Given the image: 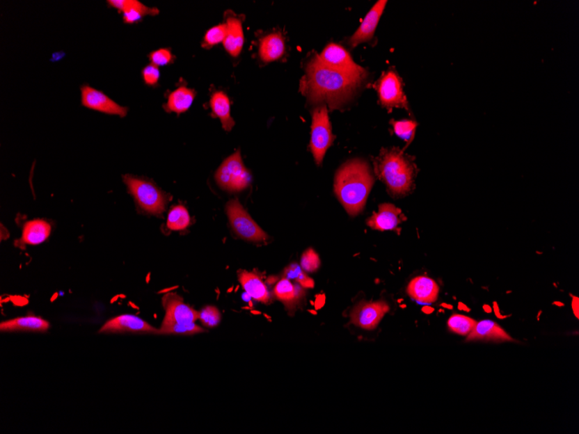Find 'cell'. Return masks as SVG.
I'll return each instance as SVG.
<instances>
[{
  "mask_svg": "<svg viewBox=\"0 0 579 434\" xmlns=\"http://www.w3.org/2000/svg\"><path fill=\"white\" fill-rule=\"evenodd\" d=\"M363 79L331 69L317 56L306 66L301 88L312 104L326 102L331 108H337L351 98Z\"/></svg>",
  "mask_w": 579,
  "mask_h": 434,
  "instance_id": "obj_1",
  "label": "cell"
},
{
  "mask_svg": "<svg viewBox=\"0 0 579 434\" xmlns=\"http://www.w3.org/2000/svg\"><path fill=\"white\" fill-rule=\"evenodd\" d=\"M374 181L368 162L361 159L349 161L338 169L335 193L351 216H356L365 208Z\"/></svg>",
  "mask_w": 579,
  "mask_h": 434,
  "instance_id": "obj_2",
  "label": "cell"
},
{
  "mask_svg": "<svg viewBox=\"0 0 579 434\" xmlns=\"http://www.w3.org/2000/svg\"><path fill=\"white\" fill-rule=\"evenodd\" d=\"M414 160L398 147L383 148L374 160L376 175L392 196H405L414 189L418 171Z\"/></svg>",
  "mask_w": 579,
  "mask_h": 434,
  "instance_id": "obj_3",
  "label": "cell"
},
{
  "mask_svg": "<svg viewBox=\"0 0 579 434\" xmlns=\"http://www.w3.org/2000/svg\"><path fill=\"white\" fill-rule=\"evenodd\" d=\"M123 179L128 186L129 193L144 211L154 215L164 213L167 202L166 197L153 183L132 175H125Z\"/></svg>",
  "mask_w": 579,
  "mask_h": 434,
  "instance_id": "obj_4",
  "label": "cell"
},
{
  "mask_svg": "<svg viewBox=\"0 0 579 434\" xmlns=\"http://www.w3.org/2000/svg\"><path fill=\"white\" fill-rule=\"evenodd\" d=\"M334 136L326 105L314 109L312 112L310 150L317 165L322 163L328 148L333 143Z\"/></svg>",
  "mask_w": 579,
  "mask_h": 434,
  "instance_id": "obj_5",
  "label": "cell"
},
{
  "mask_svg": "<svg viewBox=\"0 0 579 434\" xmlns=\"http://www.w3.org/2000/svg\"><path fill=\"white\" fill-rule=\"evenodd\" d=\"M215 179L221 188L229 192H239L248 188L251 175L243 164L239 150L228 157L219 168Z\"/></svg>",
  "mask_w": 579,
  "mask_h": 434,
  "instance_id": "obj_6",
  "label": "cell"
},
{
  "mask_svg": "<svg viewBox=\"0 0 579 434\" xmlns=\"http://www.w3.org/2000/svg\"><path fill=\"white\" fill-rule=\"evenodd\" d=\"M225 211H227L229 222L232 229L239 237L252 242L267 241L268 235L244 209L238 200L229 201Z\"/></svg>",
  "mask_w": 579,
  "mask_h": 434,
  "instance_id": "obj_7",
  "label": "cell"
},
{
  "mask_svg": "<svg viewBox=\"0 0 579 434\" xmlns=\"http://www.w3.org/2000/svg\"><path fill=\"white\" fill-rule=\"evenodd\" d=\"M376 89L379 93L380 104L388 111L395 108L409 111V102L404 93L402 79L395 70H388L383 74L376 83Z\"/></svg>",
  "mask_w": 579,
  "mask_h": 434,
  "instance_id": "obj_8",
  "label": "cell"
},
{
  "mask_svg": "<svg viewBox=\"0 0 579 434\" xmlns=\"http://www.w3.org/2000/svg\"><path fill=\"white\" fill-rule=\"evenodd\" d=\"M320 61L331 69L349 75L365 77V70L353 61L344 47L337 44L328 45L319 56Z\"/></svg>",
  "mask_w": 579,
  "mask_h": 434,
  "instance_id": "obj_9",
  "label": "cell"
},
{
  "mask_svg": "<svg viewBox=\"0 0 579 434\" xmlns=\"http://www.w3.org/2000/svg\"><path fill=\"white\" fill-rule=\"evenodd\" d=\"M388 310L390 306L384 301L361 302L352 310L351 323L363 330H375Z\"/></svg>",
  "mask_w": 579,
  "mask_h": 434,
  "instance_id": "obj_10",
  "label": "cell"
},
{
  "mask_svg": "<svg viewBox=\"0 0 579 434\" xmlns=\"http://www.w3.org/2000/svg\"><path fill=\"white\" fill-rule=\"evenodd\" d=\"M81 97H82L84 107L104 113V114L125 118L128 112V108L116 104L104 93L89 86H84L81 88Z\"/></svg>",
  "mask_w": 579,
  "mask_h": 434,
  "instance_id": "obj_11",
  "label": "cell"
},
{
  "mask_svg": "<svg viewBox=\"0 0 579 434\" xmlns=\"http://www.w3.org/2000/svg\"><path fill=\"white\" fill-rule=\"evenodd\" d=\"M162 305L166 312L164 322L189 324L200 319V312L187 305L175 293H167L162 298Z\"/></svg>",
  "mask_w": 579,
  "mask_h": 434,
  "instance_id": "obj_12",
  "label": "cell"
},
{
  "mask_svg": "<svg viewBox=\"0 0 579 434\" xmlns=\"http://www.w3.org/2000/svg\"><path fill=\"white\" fill-rule=\"evenodd\" d=\"M148 333L159 335V330L148 324L146 321L133 315H121L115 317L102 327L100 333Z\"/></svg>",
  "mask_w": 579,
  "mask_h": 434,
  "instance_id": "obj_13",
  "label": "cell"
},
{
  "mask_svg": "<svg viewBox=\"0 0 579 434\" xmlns=\"http://www.w3.org/2000/svg\"><path fill=\"white\" fill-rule=\"evenodd\" d=\"M407 220V218L402 214V211L394 204L386 203L380 204L377 213H374L372 216L367 220V225L370 227L377 231H400L398 225Z\"/></svg>",
  "mask_w": 579,
  "mask_h": 434,
  "instance_id": "obj_14",
  "label": "cell"
},
{
  "mask_svg": "<svg viewBox=\"0 0 579 434\" xmlns=\"http://www.w3.org/2000/svg\"><path fill=\"white\" fill-rule=\"evenodd\" d=\"M387 3L388 2L386 1V0L377 2L376 5L372 7V10H370L368 14H367L365 19H363V23L361 24V26H360L355 34L349 38V44L351 45L352 47H356V45L365 43V42H368L372 40L374 34H375L377 24H379L381 16H382Z\"/></svg>",
  "mask_w": 579,
  "mask_h": 434,
  "instance_id": "obj_15",
  "label": "cell"
},
{
  "mask_svg": "<svg viewBox=\"0 0 579 434\" xmlns=\"http://www.w3.org/2000/svg\"><path fill=\"white\" fill-rule=\"evenodd\" d=\"M108 3L113 8L122 13L123 21L126 24H135L144 16L157 15L159 13L158 9L150 8L136 0H111Z\"/></svg>",
  "mask_w": 579,
  "mask_h": 434,
  "instance_id": "obj_16",
  "label": "cell"
},
{
  "mask_svg": "<svg viewBox=\"0 0 579 434\" xmlns=\"http://www.w3.org/2000/svg\"><path fill=\"white\" fill-rule=\"evenodd\" d=\"M467 341H514L499 324L491 320H483L476 323L474 330L468 335Z\"/></svg>",
  "mask_w": 579,
  "mask_h": 434,
  "instance_id": "obj_17",
  "label": "cell"
},
{
  "mask_svg": "<svg viewBox=\"0 0 579 434\" xmlns=\"http://www.w3.org/2000/svg\"><path fill=\"white\" fill-rule=\"evenodd\" d=\"M439 287L436 281L428 277L414 278L408 285V294L419 303H432L439 295Z\"/></svg>",
  "mask_w": 579,
  "mask_h": 434,
  "instance_id": "obj_18",
  "label": "cell"
},
{
  "mask_svg": "<svg viewBox=\"0 0 579 434\" xmlns=\"http://www.w3.org/2000/svg\"><path fill=\"white\" fill-rule=\"evenodd\" d=\"M239 280L251 298L263 303H270V292L257 275L246 271H239Z\"/></svg>",
  "mask_w": 579,
  "mask_h": 434,
  "instance_id": "obj_19",
  "label": "cell"
},
{
  "mask_svg": "<svg viewBox=\"0 0 579 434\" xmlns=\"http://www.w3.org/2000/svg\"><path fill=\"white\" fill-rule=\"evenodd\" d=\"M49 324L47 321L40 319V317L28 316L24 317H17V319L6 321L0 324V330L6 331V332H12V331H37V332H44L49 330Z\"/></svg>",
  "mask_w": 579,
  "mask_h": 434,
  "instance_id": "obj_20",
  "label": "cell"
},
{
  "mask_svg": "<svg viewBox=\"0 0 579 434\" xmlns=\"http://www.w3.org/2000/svg\"><path fill=\"white\" fill-rule=\"evenodd\" d=\"M274 295L287 306V308L292 309L296 303L301 301L305 296V291L301 285L298 283L293 284L291 280L285 278L278 282L276 287H274Z\"/></svg>",
  "mask_w": 579,
  "mask_h": 434,
  "instance_id": "obj_21",
  "label": "cell"
},
{
  "mask_svg": "<svg viewBox=\"0 0 579 434\" xmlns=\"http://www.w3.org/2000/svg\"><path fill=\"white\" fill-rule=\"evenodd\" d=\"M285 49V41L282 35L271 33L260 41V58L266 63L276 61L284 55Z\"/></svg>",
  "mask_w": 579,
  "mask_h": 434,
  "instance_id": "obj_22",
  "label": "cell"
},
{
  "mask_svg": "<svg viewBox=\"0 0 579 434\" xmlns=\"http://www.w3.org/2000/svg\"><path fill=\"white\" fill-rule=\"evenodd\" d=\"M194 97H196V91L186 86L179 87L169 95L164 108L168 112H174L178 115L182 114L191 107Z\"/></svg>",
  "mask_w": 579,
  "mask_h": 434,
  "instance_id": "obj_23",
  "label": "cell"
},
{
  "mask_svg": "<svg viewBox=\"0 0 579 434\" xmlns=\"http://www.w3.org/2000/svg\"><path fill=\"white\" fill-rule=\"evenodd\" d=\"M227 35L223 42L224 47L232 56H238L244 45V33L241 21L229 17L227 21Z\"/></svg>",
  "mask_w": 579,
  "mask_h": 434,
  "instance_id": "obj_24",
  "label": "cell"
},
{
  "mask_svg": "<svg viewBox=\"0 0 579 434\" xmlns=\"http://www.w3.org/2000/svg\"><path fill=\"white\" fill-rule=\"evenodd\" d=\"M51 232V225L47 221L35 220L27 222L24 227L22 241L26 245H40L47 241Z\"/></svg>",
  "mask_w": 579,
  "mask_h": 434,
  "instance_id": "obj_25",
  "label": "cell"
},
{
  "mask_svg": "<svg viewBox=\"0 0 579 434\" xmlns=\"http://www.w3.org/2000/svg\"><path fill=\"white\" fill-rule=\"evenodd\" d=\"M210 106L214 115L221 119L222 127L225 131H230L235 125L231 116L230 101L223 93H216L212 96Z\"/></svg>",
  "mask_w": 579,
  "mask_h": 434,
  "instance_id": "obj_26",
  "label": "cell"
},
{
  "mask_svg": "<svg viewBox=\"0 0 579 434\" xmlns=\"http://www.w3.org/2000/svg\"><path fill=\"white\" fill-rule=\"evenodd\" d=\"M191 223V218L185 207L179 204L172 208L168 215V227L172 231H182Z\"/></svg>",
  "mask_w": 579,
  "mask_h": 434,
  "instance_id": "obj_27",
  "label": "cell"
},
{
  "mask_svg": "<svg viewBox=\"0 0 579 434\" xmlns=\"http://www.w3.org/2000/svg\"><path fill=\"white\" fill-rule=\"evenodd\" d=\"M476 323L477 322L470 317L460 315V314H454L447 321V327L451 332L457 334L459 336L468 337L474 330Z\"/></svg>",
  "mask_w": 579,
  "mask_h": 434,
  "instance_id": "obj_28",
  "label": "cell"
},
{
  "mask_svg": "<svg viewBox=\"0 0 579 434\" xmlns=\"http://www.w3.org/2000/svg\"><path fill=\"white\" fill-rule=\"evenodd\" d=\"M205 332L203 329L197 326L196 323L180 324L174 323L164 322L161 329L159 330V335H184V336H192V335Z\"/></svg>",
  "mask_w": 579,
  "mask_h": 434,
  "instance_id": "obj_29",
  "label": "cell"
},
{
  "mask_svg": "<svg viewBox=\"0 0 579 434\" xmlns=\"http://www.w3.org/2000/svg\"><path fill=\"white\" fill-rule=\"evenodd\" d=\"M391 124L393 126L395 135L404 140L408 145L414 139L416 127H418V123L415 121H411V120L394 121V120H392Z\"/></svg>",
  "mask_w": 579,
  "mask_h": 434,
  "instance_id": "obj_30",
  "label": "cell"
},
{
  "mask_svg": "<svg viewBox=\"0 0 579 434\" xmlns=\"http://www.w3.org/2000/svg\"><path fill=\"white\" fill-rule=\"evenodd\" d=\"M284 276L289 280H294L303 288H313L314 281L303 273L298 264H292L284 271Z\"/></svg>",
  "mask_w": 579,
  "mask_h": 434,
  "instance_id": "obj_31",
  "label": "cell"
},
{
  "mask_svg": "<svg viewBox=\"0 0 579 434\" xmlns=\"http://www.w3.org/2000/svg\"><path fill=\"white\" fill-rule=\"evenodd\" d=\"M227 35V24H219L217 26L211 28L205 35L204 43L207 47H214L215 45L224 42Z\"/></svg>",
  "mask_w": 579,
  "mask_h": 434,
  "instance_id": "obj_32",
  "label": "cell"
},
{
  "mask_svg": "<svg viewBox=\"0 0 579 434\" xmlns=\"http://www.w3.org/2000/svg\"><path fill=\"white\" fill-rule=\"evenodd\" d=\"M320 259L315 250L313 249L306 250L301 257L302 269L307 273H315L319 269Z\"/></svg>",
  "mask_w": 579,
  "mask_h": 434,
  "instance_id": "obj_33",
  "label": "cell"
},
{
  "mask_svg": "<svg viewBox=\"0 0 579 434\" xmlns=\"http://www.w3.org/2000/svg\"><path fill=\"white\" fill-rule=\"evenodd\" d=\"M201 323L208 328L217 326L221 321V312L214 306H207L200 312Z\"/></svg>",
  "mask_w": 579,
  "mask_h": 434,
  "instance_id": "obj_34",
  "label": "cell"
},
{
  "mask_svg": "<svg viewBox=\"0 0 579 434\" xmlns=\"http://www.w3.org/2000/svg\"><path fill=\"white\" fill-rule=\"evenodd\" d=\"M151 63L155 66H164L172 62L173 56L170 49H160L152 52L150 56Z\"/></svg>",
  "mask_w": 579,
  "mask_h": 434,
  "instance_id": "obj_35",
  "label": "cell"
},
{
  "mask_svg": "<svg viewBox=\"0 0 579 434\" xmlns=\"http://www.w3.org/2000/svg\"><path fill=\"white\" fill-rule=\"evenodd\" d=\"M143 77L144 82L147 84V86H157L159 79H160V70H159L157 66L151 63V65L145 67L143 69Z\"/></svg>",
  "mask_w": 579,
  "mask_h": 434,
  "instance_id": "obj_36",
  "label": "cell"
},
{
  "mask_svg": "<svg viewBox=\"0 0 579 434\" xmlns=\"http://www.w3.org/2000/svg\"><path fill=\"white\" fill-rule=\"evenodd\" d=\"M571 306H573V310L574 315L576 316L577 319L579 317V299L577 296H573V303H571Z\"/></svg>",
  "mask_w": 579,
  "mask_h": 434,
  "instance_id": "obj_37",
  "label": "cell"
},
{
  "mask_svg": "<svg viewBox=\"0 0 579 434\" xmlns=\"http://www.w3.org/2000/svg\"><path fill=\"white\" fill-rule=\"evenodd\" d=\"M324 303H326V296L319 295V296H317L315 303L316 309L319 310L322 308V307L324 305Z\"/></svg>",
  "mask_w": 579,
  "mask_h": 434,
  "instance_id": "obj_38",
  "label": "cell"
},
{
  "mask_svg": "<svg viewBox=\"0 0 579 434\" xmlns=\"http://www.w3.org/2000/svg\"><path fill=\"white\" fill-rule=\"evenodd\" d=\"M493 310H494V313H495L496 316L499 319H507V316H502V315H501V314L500 312L499 305H498V303L496 302L493 303Z\"/></svg>",
  "mask_w": 579,
  "mask_h": 434,
  "instance_id": "obj_39",
  "label": "cell"
},
{
  "mask_svg": "<svg viewBox=\"0 0 579 434\" xmlns=\"http://www.w3.org/2000/svg\"><path fill=\"white\" fill-rule=\"evenodd\" d=\"M422 312L426 314V315H430V314H432L434 312V309L430 306H425L423 307Z\"/></svg>",
  "mask_w": 579,
  "mask_h": 434,
  "instance_id": "obj_40",
  "label": "cell"
},
{
  "mask_svg": "<svg viewBox=\"0 0 579 434\" xmlns=\"http://www.w3.org/2000/svg\"><path fill=\"white\" fill-rule=\"evenodd\" d=\"M458 309L460 310H463V312H470V310H471L470 309L468 308V307L467 305H464L463 303H459Z\"/></svg>",
  "mask_w": 579,
  "mask_h": 434,
  "instance_id": "obj_41",
  "label": "cell"
},
{
  "mask_svg": "<svg viewBox=\"0 0 579 434\" xmlns=\"http://www.w3.org/2000/svg\"><path fill=\"white\" fill-rule=\"evenodd\" d=\"M483 310L486 313L489 314V313L492 312L493 310H492V308H491V307L489 305H485L483 306Z\"/></svg>",
  "mask_w": 579,
  "mask_h": 434,
  "instance_id": "obj_42",
  "label": "cell"
},
{
  "mask_svg": "<svg viewBox=\"0 0 579 434\" xmlns=\"http://www.w3.org/2000/svg\"><path fill=\"white\" fill-rule=\"evenodd\" d=\"M251 298H251L250 295L247 294L246 292L243 295V299L245 300L246 302H250Z\"/></svg>",
  "mask_w": 579,
  "mask_h": 434,
  "instance_id": "obj_43",
  "label": "cell"
},
{
  "mask_svg": "<svg viewBox=\"0 0 579 434\" xmlns=\"http://www.w3.org/2000/svg\"><path fill=\"white\" fill-rule=\"evenodd\" d=\"M441 306L443 307V308H445V309H448V310L453 309V305H447V303H443V305H441Z\"/></svg>",
  "mask_w": 579,
  "mask_h": 434,
  "instance_id": "obj_44",
  "label": "cell"
},
{
  "mask_svg": "<svg viewBox=\"0 0 579 434\" xmlns=\"http://www.w3.org/2000/svg\"><path fill=\"white\" fill-rule=\"evenodd\" d=\"M554 305H557L560 307H563L564 305L563 303L561 302H554Z\"/></svg>",
  "mask_w": 579,
  "mask_h": 434,
  "instance_id": "obj_45",
  "label": "cell"
}]
</instances>
